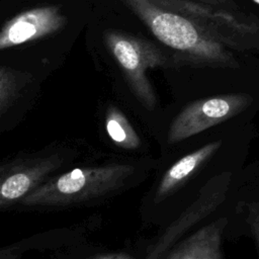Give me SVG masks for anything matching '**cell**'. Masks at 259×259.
Here are the masks:
<instances>
[{
    "label": "cell",
    "instance_id": "cell-1",
    "mask_svg": "<svg viewBox=\"0 0 259 259\" xmlns=\"http://www.w3.org/2000/svg\"><path fill=\"white\" fill-rule=\"evenodd\" d=\"M151 33L192 67L238 68L233 51L251 46V25L195 0H121Z\"/></svg>",
    "mask_w": 259,
    "mask_h": 259
},
{
    "label": "cell",
    "instance_id": "cell-2",
    "mask_svg": "<svg viewBox=\"0 0 259 259\" xmlns=\"http://www.w3.org/2000/svg\"><path fill=\"white\" fill-rule=\"evenodd\" d=\"M134 173L126 164L74 169L37 186L22 199L27 206H60L101 197L120 188Z\"/></svg>",
    "mask_w": 259,
    "mask_h": 259
},
{
    "label": "cell",
    "instance_id": "cell-3",
    "mask_svg": "<svg viewBox=\"0 0 259 259\" xmlns=\"http://www.w3.org/2000/svg\"><path fill=\"white\" fill-rule=\"evenodd\" d=\"M102 38L134 95L146 108L153 109L157 99L148 70L166 67L167 55L149 39L121 30L105 29Z\"/></svg>",
    "mask_w": 259,
    "mask_h": 259
},
{
    "label": "cell",
    "instance_id": "cell-4",
    "mask_svg": "<svg viewBox=\"0 0 259 259\" xmlns=\"http://www.w3.org/2000/svg\"><path fill=\"white\" fill-rule=\"evenodd\" d=\"M252 101V96L243 93L196 100L175 117L168 133V142L171 144L181 142L219 124L245 110Z\"/></svg>",
    "mask_w": 259,
    "mask_h": 259
},
{
    "label": "cell",
    "instance_id": "cell-5",
    "mask_svg": "<svg viewBox=\"0 0 259 259\" xmlns=\"http://www.w3.org/2000/svg\"><path fill=\"white\" fill-rule=\"evenodd\" d=\"M68 23L59 5H45L22 11L7 20L0 31V50H8L54 34Z\"/></svg>",
    "mask_w": 259,
    "mask_h": 259
},
{
    "label": "cell",
    "instance_id": "cell-6",
    "mask_svg": "<svg viewBox=\"0 0 259 259\" xmlns=\"http://www.w3.org/2000/svg\"><path fill=\"white\" fill-rule=\"evenodd\" d=\"M60 164L61 160L59 157L53 156L3 177L0 187V205L4 207L27 195Z\"/></svg>",
    "mask_w": 259,
    "mask_h": 259
},
{
    "label": "cell",
    "instance_id": "cell-7",
    "mask_svg": "<svg viewBox=\"0 0 259 259\" xmlns=\"http://www.w3.org/2000/svg\"><path fill=\"white\" fill-rule=\"evenodd\" d=\"M227 219L204 226L176 246L165 259H223L221 252L222 234Z\"/></svg>",
    "mask_w": 259,
    "mask_h": 259
},
{
    "label": "cell",
    "instance_id": "cell-8",
    "mask_svg": "<svg viewBox=\"0 0 259 259\" xmlns=\"http://www.w3.org/2000/svg\"><path fill=\"white\" fill-rule=\"evenodd\" d=\"M221 141L212 142L187 154L173 164L161 179L157 188V197L163 198L182 184L203 162L221 147Z\"/></svg>",
    "mask_w": 259,
    "mask_h": 259
},
{
    "label": "cell",
    "instance_id": "cell-9",
    "mask_svg": "<svg viewBox=\"0 0 259 259\" xmlns=\"http://www.w3.org/2000/svg\"><path fill=\"white\" fill-rule=\"evenodd\" d=\"M105 127L108 136L117 146L127 150L139 147V136L122 111L114 105L108 106L106 110Z\"/></svg>",
    "mask_w": 259,
    "mask_h": 259
},
{
    "label": "cell",
    "instance_id": "cell-10",
    "mask_svg": "<svg viewBox=\"0 0 259 259\" xmlns=\"http://www.w3.org/2000/svg\"><path fill=\"white\" fill-rule=\"evenodd\" d=\"M27 72L14 70L2 65L0 68V110L3 114L14 102L21 89L30 81Z\"/></svg>",
    "mask_w": 259,
    "mask_h": 259
},
{
    "label": "cell",
    "instance_id": "cell-11",
    "mask_svg": "<svg viewBox=\"0 0 259 259\" xmlns=\"http://www.w3.org/2000/svg\"><path fill=\"white\" fill-rule=\"evenodd\" d=\"M201 3H205V4H209L215 7H220V8H224V9H234L236 7V4L233 0H195Z\"/></svg>",
    "mask_w": 259,
    "mask_h": 259
},
{
    "label": "cell",
    "instance_id": "cell-12",
    "mask_svg": "<svg viewBox=\"0 0 259 259\" xmlns=\"http://www.w3.org/2000/svg\"><path fill=\"white\" fill-rule=\"evenodd\" d=\"M252 221H251V227L253 230V233L256 237L258 246H259V212L252 213Z\"/></svg>",
    "mask_w": 259,
    "mask_h": 259
},
{
    "label": "cell",
    "instance_id": "cell-13",
    "mask_svg": "<svg viewBox=\"0 0 259 259\" xmlns=\"http://www.w3.org/2000/svg\"><path fill=\"white\" fill-rule=\"evenodd\" d=\"M91 259H134V258L127 254H107V255L94 257Z\"/></svg>",
    "mask_w": 259,
    "mask_h": 259
},
{
    "label": "cell",
    "instance_id": "cell-14",
    "mask_svg": "<svg viewBox=\"0 0 259 259\" xmlns=\"http://www.w3.org/2000/svg\"><path fill=\"white\" fill-rule=\"evenodd\" d=\"M251 1H253V2L256 3V4H259V0H251Z\"/></svg>",
    "mask_w": 259,
    "mask_h": 259
}]
</instances>
